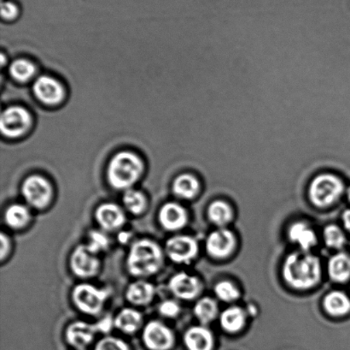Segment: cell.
<instances>
[{
	"label": "cell",
	"instance_id": "cell-1",
	"mask_svg": "<svg viewBox=\"0 0 350 350\" xmlns=\"http://www.w3.org/2000/svg\"><path fill=\"white\" fill-rule=\"evenodd\" d=\"M320 260L306 252L291 253L283 266V275L286 282L296 289H310L321 279Z\"/></svg>",
	"mask_w": 350,
	"mask_h": 350
},
{
	"label": "cell",
	"instance_id": "cell-2",
	"mask_svg": "<svg viewBox=\"0 0 350 350\" xmlns=\"http://www.w3.org/2000/svg\"><path fill=\"white\" fill-rule=\"evenodd\" d=\"M164 255L162 248L150 239L135 242L126 258V268L133 277H147L154 275L162 268Z\"/></svg>",
	"mask_w": 350,
	"mask_h": 350
},
{
	"label": "cell",
	"instance_id": "cell-3",
	"mask_svg": "<svg viewBox=\"0 0 350 350\" xmlns=\"http://www.w3.org/2000/svg\"><path fill=\"white\" fill-rule=\"evenodd\" d=\"M143 163L130 152H121L113 158L108 167V180L115 190H128L139 180L143 173Z\"/></svg>",
	"mask_w": 350,
	"mask_h": 350
},
{
	"label": "cell",
	"instance_id": "cell-4",
	"mask_svg": "<svg viewBox=\"0 0 350 350\" xmlns=\"http://www.w3.org/2000/svg\"><path fill=\"white\" fill-rule=\"evenodd\" d=\"M345 190L342 181L331 173H322L312 180L308 190L310 200L317 207H327L334 203Z\"/></svg>",
	"mask_w": 350,
	"mask_h": 350
},
{
	"label": "cell",
	"instance_id": "cell-5",
	"mask_svg": "<svg viewBox=\"0 0 350 350\" xmlns=\"http://www.w3.org/2000/svg\"><path fill=\"white\" fill-rule=\"evenodd\" d=\"M109 291L90 284H77L72 291V300L81 313L97 316L104 310Z\"/></svg>",
	"mask_w": 350,
	"mask_h": 350
},
{
	"label": "cell",
	"instance_id": "cell-6",
	"mask_svg": "<svg viewBox=\"0 0 350 350\" xmlns=\"http://www.w3.org/2000/svg\"><path fill=\"white\" fill-rule=\"evenodd\" d=\"M22 194L27 204L41 210L50 204L53 198V188L46 178L31 176L23 182Z\"/></svg>",
	"mask_w": 350,
	"mask_h": 350
},
{
	"label": "cell",
	"instance_id": "cell-7",
	"mask_svg": "<svg viewBox=\"0 0 350 350\" xmlns=\"http://www.w3.org/2000/svg\"><path fill=\"white\" fill-rule=\"evenodd\" d=\"M70 265L72 272L80 279H90L97 275L100 268L97 255L91 252L85 245L75 249L70 256Z\"/></svg>",
	"mask_w": 350,
	"mask_h": 350
},
{
	"label": "cell",
	"instance_id": "cell-8",
	"mask_svg": "<svg viewBox=\"0 0 350 350\" xmlns=\"http://www.w3.org/2000/svg\"><path fill=\"white\" fill-rule=\"evenodd\" d=\"M143 340L150 350H169L173 347L174 336L170 327L162 322H149L144 329Z\"/></svg>",
	"mask_w": 350,
	"mask_h": 350
},
{
	"label": "cell",
	"instance_id": "cell-9",
	"mask_svg": "<svg viewBox=\"0 0 350 350\" xmlns=\"http://www.w3.org/2000/svg\"><path fill=\"white\" fill-rule=\"evenodd\" d=\"M31 118L25 109L14 106L2 113L0 127L3 135L17 137L23 135L29 128Z\"/></svg>",
	"mask_w": 350,
	"mask_h": 350
},
{
	"label": "cell",
	"instance_id": "cell-10",
	"mask_svg": "<svg viewBox=\"0 0 350 350\" xmlns=\"http://www.w3.org/2000/svg\"><path fill=\"white\" fill-rule=\"evenodd\" d=\"M165 251L172 262H191L198 255V246L194 238L188 236H175L166 242Z\"/></svg>",
	"mask_w": 350,
	"mask_h": 350
},
{
	"label": "cell",
	"instance_id": "cell-11",
	"mask_svg": "<svg viewBox=\"0 0 350 350\" xmlns=\"http://www.w3.org/2000/svg\"><path fill=\"white\" fill-rule=\"evenodd\" d=\"M97 323L89 324L85 321H75L68 325L65 332L68 345L77 350H85L94 340L95 335L99 334Z\"/></svg>",
	"mask_w": 350,
	"mask_h": 350
},
{
	"label": "cell",
	"instance_id": "cell-12",
	"mask_svg": "<svg viewBox=\"0 0 350 350\" xmlns=\"http://www.w3.org/2000/svg\"><path fill=\"white\" fill-rule=\"evenodd\" d=\"M95 218L100 227L106 232H116L126 223V215L122 209L115 203L101 204L96 209Z\"/></svg>",
	"mask_w": 350,
	"mask_h": 350
},
{
	"label": "cell",
	"instance_id": "cell-13",
	"mask_svg": "<svg viewBox=\"0 0 350 350\" xmlns=\"http://www.w3.org/2000/svg\"><path fill=\"white\" fill-rule=\"evenodd\" d=\"M234 246V236L226 229H219L212 232L206 241V249L209 255L218 259L228 257L232 252Z\"/></svg>",
	"mask_w": 350,
	"mask_h": 350
},
{
	"label": "cell",
	"instance_id": "cell-14",
	"mask_svg": "<svg viewBox=\"0 0 350 350\" xmlns=\"http://www.w3.org/2000/svg\"><path fill=\"white\" fill-rule=\"evenodd\" d=\"M169 288L175 297L181 300H192L200 292V282L197 277L178 273L171 277Z\"/></svg>",
	"mask_w": 350,
	"mask_h": 350
},
{
	"label": "cell",
	"instance_id": "cell-15",
	"mask_svg": "<svg viewBox=\"0 0 350 350\" xmlns=\"http://www.w3.org/2000/svg\"><path fill=\"white\" fill-rule=\"evenodd\" d=\"M159 221L166 231L177 232L187 225V211L180 204L167 202L160 209Z\"/></svg>",
	"mask_w": 350,
	"mask_h": 350
},
{
	"label": "cell",
	"instance_id": "cell-16",
	"mask_svg": "<svg viewBox=\"0 0 350 350\" xmlns=\"http://www.w3.org/2000/svg\"><path fill=\"white\" fill-rule=\"evenodd\" d=\"M33 92L40 101L48 105H55L64 97V89L59 82L53 77L42 75L34 82Z\"/></svg>",
	"mask_w": 350,
	"mask_h": 350
},
{
	"label": "cell",
	"instance_id": "cell-17",
	"mask_svg": "<svg viewBox=\"0 0 350 350\" xmlns=\"http://www.w3.org/2000/svg\"><path fill=\"white\" fill-rule=\"evenodd\" d=\"M156 289L152 284L145 280H138L129 284L126 291V298L135 306H146L152 303Z\"/></svg>",
	"mask_w": 350,
	"mask_h": 350
},
{
	"label": "cell",
	"instance_id": "cell-18",
	"mask_svg": "<svg viewBox=\"0 0 350 350\" xmlns=\"http://www.w3.org/2000/svg\"><path fill=\"white\" fill-rule=\"evenodd\" d=\"M184 341L188 350H211L214 342L211 332L202 327L188 329L184 336Z\"/></svg>",
	"mask_w": 350,
	"mask_h": 350
},
{
	"label": "cell",
	"instance_id": "cell-19",
	"mask_svg": "<svg viewBox=\"0 0 350 350\" xmlns=\"http://www.w3.org/2000/svg\"><path fill=\"white\" fill-rule=\"evenodd\" d=\"M142 313L133 308H123L114 320L115 327L126 334H135L142 327Z\"/></svg>",
	"mask_w": 350,
	"mask_h": 350
},
{
	"label": "cell",
	"instance_id": "cell-20",
	"mask_svg": "<svg viewBox=\"0 0 350 350\" xmlns=\"http://www.w3.org/2000/svg\"><path fill=\"white\" fill-rule=\"evenodd\" d=\"M200 184L198 178L191 174H182L173 184V192L177 197L191 200L198 194Z\"/></svg>",
	"mask_w": 350,
	"mask_h": 350
},
{
	"label": "cell",
	"instance_id": "cell-21",
	"mask_svg": "<svg viewBox=\"0 0 350 350\" xmlns=\"http://www.w3.org/2000/svg\"><path fill=\"white\" fill-rule=\"evenodd\" d=\"M288 235L291 241L297 243L305 252L317 245L314 232L303 222L295 223L291 225Z\"/></svg>",
	"mask_w": 350,
	"mask_h": 350
},
{
	"label": "cell",
	"instance_id": "cell-22",
	"mask_svg": "<svg viewBox=\"0 0 350 350\" xmlns=\"http://www.w3.org/2000/svg\"><path fill=\"white\" fill-rule=\"evenodd\" d=\"M325 310L332 316H342L350 311V300L340 291H332L324 299Z\"/></svg>",
	"mask_w": 350,
	"mask_h": 350
},
{
	"label": "cell",
	"instance_id": "cell-23",
	"mask_svg": "<svg viewBox=\"0 0 350 350\" xmlns=\"http://www.w3.org/2000/svg\"><path fill=\"white\" fill-rule=\"evenodd\" d=\"M31 214L29 209L22 204H13L6 208L5 221L10 229H20L29 224Z\"/></svg>",
	"mask_w": 350,
	"mask_h": 350
},
{
	"label": "cell",
	"instance_id": "cell-24",
	"mask_svg": "<svg viewBox=\"0 0 350 350\" xmlns=\"http://www.w3.org/2000/svg\"><path fill=\"white\" fill-rule=\"evenodd\" d=\"M328 270L335 282H345L350 277V256L344 253L334 255L329 262Z\"/></svg>",
	"mask_w": 350,
	"mask_h": 350
},
{
	"label": "cell",
	"instance_id": "cell-25",
	"mask_svg": "<svg viewBox=\"0 0 350 350\" xmlns=\"http://www.w3.org/2000/svg\"><path fill=\"white\" fill-rule=\"evenodd\" d=\"M245 324V313L238 307L229 308L221 315V325L225 331L237 332Z\"/></svg>",
	"mask_w": 350,
	"mask_h": 350
},
{
	"label": "cell",
	"instance_id": "cell-26",
	"mask_svg": "<svg viewBox=\"0 0 350 350\" xmlns=\"http://www.w3.org/2000/svg\"><path fill=\"white\" fill-rule=\"evenodd\" d=\"M122 201L126 210L135 216L142 214L147 207L145 195L142 192L133 190V188H129L125 191Z\"/></svg>",
	"mask_w": 350,
	"mask_h": 350
},
{
	"label": "cell",
	"instance_id": "cell-27",
	"mask_svg": "<svg viewBox=\"0 0 350 350\" xmlns=\"http://www.w3.org/2000/svg\"><path fill=\"white\" fill-rule=\"evenodd\" d=\"M208 218L218 226L228 224L232 217V212L228 204L222 201H215L208 209Z\"/></svg>",
	"mask_w": 350,
	"mask_h": 350
},
{
	"label": "cell",
	"instance_id": "cell-28",
	"mask_svg": "<svg viewBox=\"0 0 350 350\" xmlns=\"http://www.w3.org/2000/svg\"><path fill=\"white\" fill-rule=\"evenodd\" d=\"M218 308L215 301L211 298H202L195 305L194 313L196 317L202 322V324H208L214 321L217 315Z\"/></svg>",
	"mask_w": 350,
	"mask_h": 350
},
{
	"label": "cell",
	"instance_id": "cell-29",
	"mask_svg": "<svg viewBox=\"0 0 350 350\" xmlns=\"http://www.w3.org/2000/svg\"><path fill=\"white\" fill-rule=\"evenodd\" d=\"M10 72L12 77L18 82L29 81L33 77L36 68L30 62L19 60L13 62L10 67Z\"/></svg>",
	"mask_w": 350,
	"mask_h": 350
},
{
	"label": "cell",
	"instance_id": "cell-30",
	"mask_svg": "<svg viewBox=\"0 0 350 350\" xmlns=\"http://www.w3.org/2000/svg\"><path fill=\"white\" fill-rule=\"evenodd\" d=\"M85 245L91 252L98 255V253L109 248V240L105 232L92 231L89 232L88 242Z\"/></svg>",
	"mask_w": 350,
	"mask_h": 350
},
{
	"label": "cell",
	"instance_id": "cell-31",
	"mask_svg": "<svg viewBox=\"0 0 350 350\" xmlns=\"http://www.w3.org/2000/svg\"><path fill=\"white\" fill-rule=\"evenodd\" d=\"M325 245L332 249H341L346 242L345 236L337 225L327 226L324 231Z\"/></svg>",
	"mask_w": 350,
	"mask_h": 350
},
{
	"label": "cell",
	"instance_id": "cell-32",
	"mask_svg": "<svg viewBox=\"0 0 350 350\" xmlns=\"http://www.w3.org/2000/svg\"><path fill=\"white\" fill-rule=\"evenodd\" d=\"M215 292L219 300L226 301V303H231L239 297L238 289L228 281H222L216 284Z\"/></svg>",
	"mask_w": 350,
	"mask_h": 350
},
{
	"label": "cell",
	"instance_id": "cell-33",
	"mask_svg": "<svg viewBox=\"0 0 350 350\" xmlns=\"http://www.w3.org/2000/svg\"><path fill=\"white\" fill-rule=\"evenodd\" d=\"M95 350H130L129 345L122 339L105 337L96 345Z\"/></svg>",
	"mask_w": 350,
	"mask_h": 350
},
{
	"label": "cell",
	"instance_id": "cell-34",
	"mask_svg": "<svg viewBox=\"0 0 350 350\" xmlns=\"http://www.w3.org/2000/svg\"><path fill=\"white\" fill-rule=\"evenodd\" d=\"M180 308L174 301H164L159 307V313L166 318H174L180 314Z\"/></svg>",
	"mask_w": 350,
	"mask_h": 350
},
{
	"label": "cell",
	"instance_id": "cell-35",
	"mask_svg": "<svg viewBox=\"0 0 350 350\" xmlns=\"http://www.w3.org/2000/svg\"><path fill=\"white\" fill-rule=\"evenodd\" d=\"M18 6L10 0L3 1L1 5V16L3 19L12 20L18 15Z\"/></svg>",
	"mask_w": 350,
	"mask_h": 350
},
{
	"label": "cell",
	"instance_id": "cell-36",
	"mask_svg": "<svg viewBox=\"0 0 350 350\" xmlns=\"http://www.w3.org/2000/svg\"><path fill=\"white\" fill-rule=\"evenodd\" d=\"M97 325L100 334H107L111 331L113 327H115L114 320L111 316H105L102 318L100 321L97 322Z\"/></svg>",
	"mask_w": 350,
	"mask_h": 350
},
{
	"label": "cell",
	"instance_id": "cell-37",
	"mask_svg": "<svg viewBox=\"0 0 350 350\" xmlns=\"http://www.w3.org/2000/svg\"><path fill=\"white\" fill-rule=\"evenodd\" d=\"M0 245H1V248H0V258H1L3 262L5 257L9 255L10 249V239L3 232L1 233V236H0Z\"/></svg>",
	"mask_w": 350,
	"mask_h": 350
},
{
	"label": "cell",
	"instance_id": "cell-38",
	"mask_svg": "<svg viewBox=\"0 0 350 350\" xmlns=\"http://www.w3.org/2000/svg\"><path fill=\"white\" fill-rule=\"evenodd\" d=\"M342 222H344L345 228L350 232V209L346 210L342 214Z\"/></svg>",
	"mask_w": 350,
	"mask_h": 350
},
{
	"label": "cell",
	"instance_id": "cell-39",
	"mask_svg": "<svg viewBox=\"0 0 350 350\" xmlns=\"http://www.w3.org/2000/svg\"><path fill=\"white\" fill-rule=\"evenodd\" d=\"M128 236V233L123 232V234L119 236L120 241H121L122 242H126V241H128V238H126V236Z\"/></svg>",
	"mask_w": 350,
	"mask_h": 350
},
{
	"label": "cell",
	"instance_id": "cell-40",
	"mask_svg": "<svg viewBox=\"0 0 350 350\" xmlns=\"http://www.w3.org/2000/svg\"><path fill=\"white\" fill-rule=\"evenodd\" d=\"M347 195H348L349 200L350 201V186L348 188Z\"/></svg>",
	"mask_w": 350,
	"mask_h": 350
}]
</instances>
